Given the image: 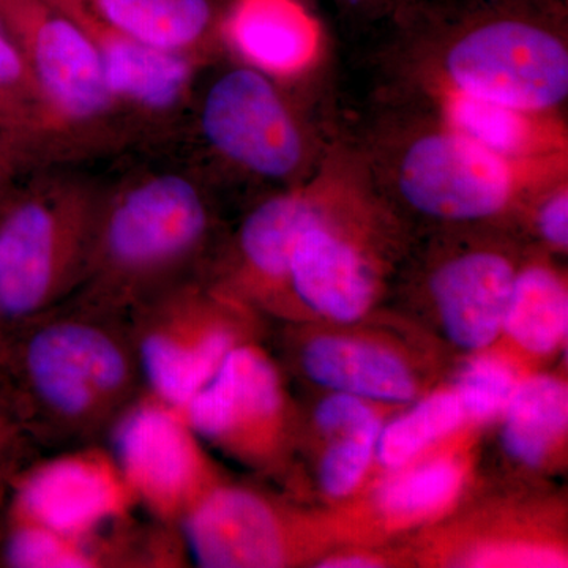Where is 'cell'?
<instances>
[{
  "mask_svg": "<svg viewBox=\"0 0 568 568\" xmlns=\"http://www.w3.org/2000/svg\"><path fill=\"white\" fill-rule=\"evenodd\" d=\"M26 435L54 452L104 444L145 390L129 316L77 295L3 332Z\"/></svg>",
  "mask_w": 568,
  "mask_h": 568,
  "instance_id": "cell-1",
  "label": "cell"
},
{
  "mask_svg": "<svg viewBox=\"0 0 568 568\" xmlns=\"http://www.w3.org/2000/svg\"><path fill=\"white\" fill-rule=\"evenodd\" d=\"M392 18L433 95L537 112L566 103V0H403Z\"/></svg>",
  "mask_w": 568,
  "mask_h": 568,
  "instance_id": "cell-2",
  "label": "cell"
},
{
  "mask_svg": "<svg viewBox=\"0 0 568 568\" xmlns=\"http://www.w3.org/2000/svg\"><path fill=\"white\" fill-rule=\"evenodd\" d=\"M213 233L211 194L192 171L142 168L104 183L77 297L129 316L171 284L200 274Z\"/></svg>",
  "mask_w": 568,
  "mask_h": 568,
  "instance_id": "cell-3",
  "label": "cell"
},
{
  "mask_svg": "<svg viewBox=\"0 0 568 568\" xmlns=\"http://www.w3.org/2000/svg\"><path fill=\"white\" fill-rule=\"evenodd\" d=\"M104 183L80 171H41L0 196V335L77 293Z\"/></svg>",
  "mask_w": 568,
  "mask_h": 568,
  "instance_id": "cell-4",
  "label": "cell"
},
{
  "mask_svg": "<svg viewBox=\"0 0 568 568\" xmlns=\"http://www.w3.org/2000/svg\"><path fill=\"white\" fill-rule=\"evenodd\" d=\"M368 181L410 211L439 222H481L510 211L538 182L497 159L439 118L384 126L368 149ZM564 173V171H562Z\"/></svg>",
  "mask_w": 568,
  "mask_h": 568,
  "instance_id": "cell-5",
  "label": "cell"
},
{
  "mask_svg": "<svg viewBox=\"0 0 568 568\" xmlns=\"http://www.w3.org/2000/svg\"><path fill=\"white\" fill-rule=\"evenodd\" d=\"M0 20L29 63L47 114V162L130 142L95 44L54 0H0Z\"/></svg>",
  "mask_w": 568,
  "mask_h": 568,
  "instance_id": "cell-6",
  "label": "cell"
},
{
  "mask_svg": "<svg viewBox=\"0 0 568 568\" xmlns=\"http://www.w3.org/2000/svg\"><path fill=\"white\" fill-rule=\"evenodd\" d=\"M252 310L203 272L142 302L129 323L145 388L185 405L235 346L254 342Z\"/></svg>",
  "mask_w": 568,
  "mask_h": 568,
  "instance_id": "cell-7",
  "label": "cell"
},
{
  "mask_svg": "<svg viewBox=\"0 0 568 568\" xmlns=\"http://www.w3.org/2000/svg\"><path fill=\"white\" fill-rule=\"evenodd\" d=\"M194 119L209 152L248 178L293 186L312 164L308 130L278 81L244 63L209 82Z\"/></svg>",
  "mask_w": 568,
  "mask_h": 568,
  "instance_id": "cell-8",
  "label": "cell"
},
{
  "mask_svg": "<svg viewBox=\"0 0 568 568\" xmlns=\"http://www.w3.org/2000/svg\"><path fill=\"white\" fill-rule=\"evenodd\" d=\"M104 446L138 507L178 528L224 481L182 407L148 388L115 422Z\"/></svg>",
  "mask_w": 568,
  "mask_h": 568,
  "instance_id": "cell-9",
  "label": "cell"
},
{
  "mask_svg": "<svg viewBox=\"0 0 568 568\" xmlns=\"http://www.w3.org/2000/svg\"><path fill=\"white\" fill-rule=\"evenodd\" d=\"M182 410L204 444L245 465L271 467L283 455L290 416L282 377L254 342L235 346Z\"/></svg>",
  "mask_w": 568,
  "mask_h": 568,
  "instance_id": "cell-10",
  "label": "cell"
},
{
  "mask_svg": "<svg viewBox=\"0 0 568 568\" xmlns=\"http://www.w3.org/2000/svg\"><path fill=\"white\" fill-rule=\"evenodd\" d=\"M95 44L108 91L130 142L166 138L192 111L194 82L205 63L112 31L74 0H54Z\"/></svg>",
  "mask_w": 568,
  "mask_h": 568,
  "instance_id": "cell-11",
  "label": "cell"
},
{
  "mask_svg": "<svg viewBox=\"0 0 568 568\" xmlns=\"http://www.w3.org/2000/svg\"><path fill=\"white\" fill-rule=\"evenodd\" d=\"M194 566L278 568L304 558V519L256 489L226 480L213 488L181 525Z\"/></svg>",
  "mask_w": 568,
  "mask_h": 568,
  "instance_id": "cell-12",
  "label": "cell"
},
{
  "mask_svg": "<svg viewBox=\"0 0 568 568\" xmlns=\"http://www.w3.org/2000/svg\"><path fill=\"white\" fill-rule=\"evenodd\" d=\"M9 508L67 536L89 537L140 507L111 452L93 444L20 467Z\"/></svg>",
  "mask_w": 568,
  "mask_h": 568,
  "instance_id": "cell-13",
  "label": "cell"
},
{
  "mask_svg": "<svg viewBox=\"0 0 568 568\" xmlns=\"http://www.w3.org/2000/svg\"><path fill=\"white\" fill-rule=\"evenodd\" d=\"M338 185L339 178L323 175L268 196L239 227L230 268L205 276L248 305L282 304L294 246L327 212Z\"/></svg>",
  "mask_w": 568,
  "mask_h": 568,
  "instance_id": "cell-14",
  "label": "cell"
},
{
  "mask_svg": "<svg viewBox=\"0 0 568 568\" xmlns=\"http://www.w3.org/2000/svg\"><path fill=\"white\" fill-rule=\"evenodd\" d=\"M343 182L327 212L306 227L294 246L286 297L293 295L310 312L327 320L353 323L365 316L375 301L376 275L361 245L335 222Z\"/></svg>",
  "mask_w": 568,
  "mask_h": 568,
  "instance_id": "cell-15",
  "label": "cell"
},
{
  "mask_svg": "<svg viewBox=\"0 0 568 568\" xmlns=\"http://www.w3.org/2000/svg\"><path fill=\"white\" fill-rule=\"evenodd\" d=\"M437 118L454 132L534 175L567 171V138L555 112L519 110L459 93L435 95Z\"/></svg>",
  "mask_w": 568,
  "mask_h": 568,
  "instance_id": "cell-16",
  "label": "cell"
},
{
  "mask_svg": "<svg viewBox=\"0 0 568 568\" xmlns=\"http://www.w3.org/2000/svg\"><path fill=\"white\" fill-rule=\"evenodd\" d=\"M517 274L510 257L487 248L455 254L433 272L429 291L455 345L480 351L495 342Z\"/></svg>",
  "mask_w": 568,
  "mask_h": 568,
  "instance_id": "cell-17",
  "label": "cell"
},
{
  "mask_svg": "<svg viewBox=\"0 0 568 568\" xmlns=\"http://www.w3.org/2000/svg\"><path fill=\"white\" fill-rule=\"evenodd\" d=\"M223 48L272 80H293L316 61L321 29L301 0H226Z\"/></svg>",
  "mask_w": 568,
  "mask_h": 568,
  "instance_id": "cell-18",
  "label": "cell"
},
{
  "mask_svg": "<svg viewBox=\"0 0 568 568\" xmlns=\"http://www.w3.org/2000/svg\"><path fill=\"white\" fill-rule=\"evenodd\" d=\"M112 31L207 63L223 48L226 0H74Z\"/></svg>",
  "mask_w": 568,
  "mask_h": 568,
  "instance_id": "cell-19",
  "label": "cell"
},
{
  "mask_svg": "<svg viewBox=\"0 0 568 568\" xmlns=\"http://www.w3.org/2000/svg\"><path fill=\"white\" fill-rule=\"evenodd\" d=\"M301 364L313 383L369 402L407 403L417 395L409 366L395 353L349 336H315Z\"/></svg>",
  "mask_w": 568,
  "mask_h": 568,
  "instance_id": "cell-20",
  "label": "cell"
},
{
  "mask_svg": "<svg viewBox=\"0 0 568 568\" xmlns=\"http://www.w3.org/2000/svg\"><path fill=\"white\" fill-rule=\"evenodd\" d=\"M503 416L507 454L526 466L544 465L567 433V386L551 376L519 381Z\"/></svg>",
  "mask_w": 568,
  "mask_h": 568,
  "instance_id": "cell-21",
  "label": "cell"
},
{
  "mask_svg": "<svg viewBox=\"0 0 568 568\" xmlns=\"http://www.w3.org/2000/svg\"><path fill=\"white\" fill-rule=\"evenodd\" d=\"M568 328L567 284L545 264L518 271L503 332L530 354L555 353Z\"/></svg>",
  "mask_w": 568,
  "mask_h": 568,
  "instance_id": "cell-22",
  "label": "cell"
},
{
  "mask_svg": "<svg viewBox=\"0 0 568 568\" xmlns=\"http://www.w3.org/2000/svg\"><path fill=\"white\" fill-rule=\"evenodd\" d=\"M0 567L103 568V560L95 536H67L7 508L0 528Z\"/></svg>",
  "mask_w": 568,
  "mask_h": 568,
  "instance_id": "cell-23",
  "label": "cell"
},
{
  "mask_svg": "<svg viewBox=\"0 0 568 568\" xmlns=\"http://www.w3.org/2000/svg\"><path fill=\"white\" fill-rule=\"evenodd\" d=\"M463 478L465 473L454 459H432L387 478L377 488L375 504L390 521H420L446 510L457 499Z\"/></svg>",
  "mask_w": 568,
  "mask_h": 568,
  "instance_id": "cell-24",
  "label": "cell"
},
{
  "mask_svg": "<svg viewBox=\"0 0 568 568\" xmlns=\"http://www.w3.org/2000/svg\"><path fill=\"white\" fill-rule=\"evenodd\" d=\"M0 125L47 162V114L29 63L0 20Z\"/></svg>",
  "mask_w": 568,
  "mask_h": 568,
  "instance_id": "cell-25",
  "label": "cell"
},
{
  "mask_svg": "<svg viewBox=\"0 0 568 568\" xmlns=\"http://www.w3.org/2000/svg\"><path fill=\"white\" fill-rule=\"evenodd\" d=\"M463 420L465 413L455 390L436 392L381 429L377 459L388 469H402L425 448L454 433Z\"/></svg>",
  "mask_w": 568,
  "mask_h": 568,
  "instance_id": "cell-26",
  "label": "cell"
},
{
  "mask_svg": "<svg viewBox=\"0 0 568 568\" xmlns=\"http://www.w3.org/2000/svg\"><path fill=\"white\" fill-rule=\"evenodd\" d=\"M519 383L517 372L499 355H480L459 373L454 388L465 418L488 422L506 410Z\"/></svg>",
  "mask_w": 568,
  "mask_h": 568,
  "instance_id": "cell-27",
  "label": "cell"
},
{
  "mask_svg": "<svg viewBox=\"0 0 568 568\" xmlns=\"http://www.w3.org/2000/svg\"><path fill=\"white\" fill-rule=\"evenodd\" d=\"M383 426L338 433L331 437L317 467V480L325 495L345 497L353 493L365 477L376 454Z\"/></svg>",
  "mask_w": 568,
  "mask_h": 568,
  "instance_id": "cell-28",
  "label": "cell"
},
{
  "mask_svg": "<svg viewBox=\"0 0 568 568\" xmlns=\"http://www.w3.org/2000/svg\"><path fill=\"white\" fill-rule=\"evenodd\" d=\"M567 171L538 182L530 189L534 200V222L538 235L552 248L568 246Z\"/></svg>",
  "mask_w": 568,
  "mask_h": 568,
  "instance_id": "cell-29",
  "label": "cell"
},
{
  "mask_svg": "<svg viewBox=\"0 0 568 568\" xmlns=\"http://www.w3.org/2000/svg\"><path fill=\"white\" fill-rule=\"evenodd\" d=\"M37 448L26 435L20 414L14 405L6 362H3V343L0 335V465L13 470L32 462Z\"/></svg>",
  "mask_w": 568,
  "mask_h": 568,
  "instance_id": "cell-30",
  "label": "cell"
},
{
  "mask_svg": "<svg viewBox=\"0 0 568 568\" xmlns=\"http://www.w3.org/2000/svg\"><path fill=\"white\" fill-rule=\"evenodd\" d=\"M463 562L469 567H562L567 558L558 549L507 541L473 549Z\"/></svg>",
  "mask_w": 568,
  "mask_h": 568,
  "instance_id": "cell-31",
  "label": "cell"
},
{
  "mask_svg": "<svg viewBox=\"0 0 568 568\" xmlns=\"http://www.w3.org/2000/svg\"><path fill=\"white\" fill-rule=\"evenodd\" d=\"M315 425L324 436L328 437L338 433L381 426V418L366 399L335 392L317 405Z\"/></svg>",
  "mask_w": 568,
  "mask_h": 568,
  "instance_id": "cell-32",
  "label": "cell"
},
{
  "mask_svg": "<svg viewBox=\"0 0 568 568\" xmlns=\"http://www.w3.org/2000/svg\"><path fill=\"white\" fill-rule=\"evenodd\" d=\"M36 164V156L24 144L0 136V196Z\"/></svg>",
  "mask_w": 568,
  "mask_h": 568,
  "instance_id": "cell-33",
  "label": "cell"
},
{
  "mask_svg": "<svg viewBox=\"0 0 568 568\" xmlns=\"http://www.w3.org/2000/svg\"><path fill=\"white\" fill-rule=\"evenodd\" d=\"M334 2L361 17L383 18L394 17L403 0H334Z\"/></svg>",
  "mask_w": 568,
  "mask_h": 568,
  "instance_id": "cell-34",
  "label": "cell"
},
{
  "mask_svg": "<svg viewBox=\"0 0 568 568\" xmlns=\"http://www.w3.org/2000/svg\"><path fill=\"white\" fill-rule=\"evenodd\" d=\"M381 566H383V564L376 558L366 555H354V552H349V555L331 556V558L323 559L317 564V567L324 568H373Z\"/></svg>",
  "mask_w": 568,
  "mask_h": 568,
  "instance_id": "cell-35",
  "label": "cell"
},
{
  "mask_svg": "<svg viewBox=\"0 0 568 568\" xmlns=\"http://www.w3.org/2000/svg\"><path fill=\"white\" fill-rule=\"evenodd\" d=\"M17 470L9 466L0 465V528H2L3 519H6L7 508L10 504L11 495V476Z\"/></svg>",
  "mask_w": 568,
  "mask_h": 568,
  "instance_id": "cell-36",
  "label": "cell"
},
{
  "mask_svg": "<svg viewBox=\"0 0 568 568\" xmlns=\"http://www.w3.org/2000/svg\"><path fill=\"white\" fill-rule=\"evenodd\" d=\"M0 136H2V138H11V140L20 141V140H18V138H17V136H13V134H11V133L7 132V130H6V129H3V126H2V125H0ZM20 142H21V144H24V142H22V141H20ZM24 145H26V144H24ZM26 148H28V145H26ZM28 149H29V148H28ZM29 151H31V149H29Z\"/></svg>",
  "mask_w": 568,
  "mask_h": 568,
  "instance_id": "cell-37",
  "label": "cell"
}]
</instances>
